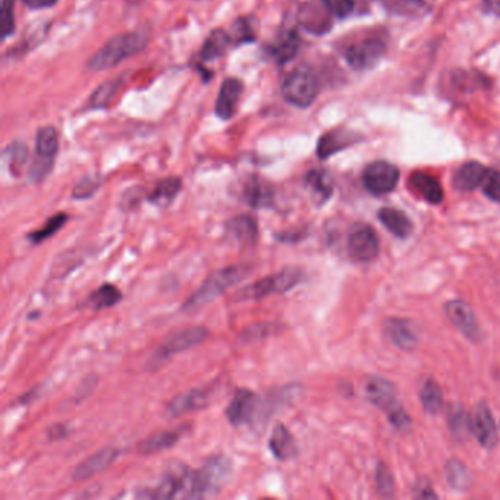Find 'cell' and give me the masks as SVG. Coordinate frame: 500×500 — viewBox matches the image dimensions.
Wrapping results in <instances>:
<instances>
[{
  "label": "cell",
  "instance_id": "6da1fadb",
  "mask_svg": "<svg viewBox=\"0 0 500 500\" xmlns=\"http://www.w3.org/2000/svg\"><path fill=\"white\" fill-rule=\"evenodd\" d=\"M253 271L251 264H230V266L217 269L198 286L196 292L188 296L182 305L185 314H194L205 309L210 302L221 296L223 292L241 284L246 276Z\"/></svg>",
  "mask_w": 500,
  "mask_h": 500
},
{
  "label": "cell",
  "instance_id": "7a4b0ae2",
  "mask_svg": "<svg viewBox=\"0 0 500 500\" xmlns=\"http://www.w3.org/2000/svg\"><path fill=\"white\" fill-rule=\"evenodd\" d=\"M146 36L138 31L119 34L110 38L103 46L88 59L87 68L90 71L101 72L112 69L125 59L133 58L141 53L147 46Z\"/></svg>",
  "mask_w": 500,
  "mask_h": 500
},
{
  "label": "cell",
  "instance_id": "3957f363",
  "mask_svg": "<svg viewBox=\"0 0 500 500\" xmlns=\"http://www.w3.org/2000/svg\"><path fill=\"white\" fill-rule=\"evenodd\" d=\"M304 280V271L300 267H285L273 275L266 276L263 279L255 280L246 285L241 291H238L234 300L238 302L246 301H262L267 296L286 294L295 288Z\"/></svg>",
  "mask_w": 500,
  "mask_h": 500
},
{
  "label": "cell",
  "instance_id": "277c9868",
  "mask_svg": "<svg viewBox=\"0 0 500 500\" xmlns=\"http://www.w3.org/2000/svg\"><path fill=\"white\" fill-rule=\"evenodd\" d=\"M209 338V329L205 326H192L187 329L178 330L157 346V350L147 361V370L157 371L165 364L169 363L175 355L192 350V348L205 343Z\"/></svg>",
  "mask_w": 500,
  "mask_h": 500
},
{
  "label": "cell",
  "instance_id": "5b68a950",
  "mask_svg": "<svg viewBox=\"0 0 500 500\" xmlns=\"http://www.w3.org/2000/svg\"><path fill=\"white\" fill-rule=\"evenodd\" d=\"M232 472V463L226 456H213L200 470H192V499L214 496L221 492Z\"/></svg>",
  "mask_w": 500,
  "mask_h": 500
},
{
  "label": "cell",
  "instance_id": "8992f818",
  "mask_svg": "<svg viewBox=\"0 0 500 500\" xmlns=\"http://www.w3.org/2000/svg\"><path fill=\"white\" fill-rule=\"evenodd\" d=\"M319 81L307 68H298L291 72L282 84V96L289 105L307 109L316 101L319 94Z\"/></svg>",
  "mask_w": 500,
  "mask_h": 500
},
{
  "label": "cell",
  "instance_id": "52a82bcc",
  "mask_svg": "<svg viewBox=\"0 0 500 500\" xmlns=\"http://www.w3.org/2000/svg\"><path fill=\"white\" fill-rule=\"evenodd\" d=\"M386 43L383 38L371 36L351 43L345 49V59L355 71H367L383 58Z\"/></svg>",
  "mask_w": 500,
  "mask_h": 500
},
{
  "label": "cell",
  "instance_id": "ba28073f",
  "mask_svg": "<svg viewBox=\"0 0 500 500\" xmlns=\"http://www.w3.org/2000/svg\"><path fill=\"white\" fill-rule=\"evenodd\" d=\"M346 246L351 257L359 263L373 262L380 253L379 237L366 223H355L351 228Z\"/></svg>",
  "mask_w": 500,
  "mask_h": 500
},
{
  "label": "cell",
  "instance_id": "9c48e42d",
  "mask_svg": "<svg viewBox=\"0 0 500 500\" xmlns=\"http://www.w3.org/2000/svg\"><path fill=\"white\" fill-rule=\"evenodd\" d=\"M399 169L392 163L373 162L363 173L364 187L375 196H386L395 190L399 182Z\"/></svg>",
  "mask_w": 500,
  "mask_h": 500
},
{
  "label": "cell",
  "instance_id": "30bf717a",
  "mask_svg": "<svg viewBox=\"0 0 500 500\" xmlns=\"http://www.w3.org/2000/svg\"><path fill=\"white\" fill-rule=\"evenodd\" d=\"M470 429L477 442L486 449H493L497 445V429L492 411L488 404L480 402L470 417Z\"/></svg>",
  "mask_w": 500,
  "mask_h": 500
},
{
  "label": "cell",
  "instance_id": "8fae6325",
  "mask_svg": "<svg viewBox=\"0 0 500 500\" xmlns=\"http://www.w3.org/2000/svg\"><path fill=\"white\" fill-rule=\"evenodd\" d=\"M259 407V398L248 389H238L226 407V418L234 427L246 424L254 418Z\"/></svg>",
  "mask_w": 500,
  "mask_h": 500
},
{
  "label": "cell",
  "instance_id": "7c38bea8",
  "mask_svg": "<svg viewBox=\"0 0 500 500\" xmlns=\"http://www.w3.org/2000/svg\"><path fill=\"white\" fill-rule=\"evenodd\" d=\"M209 389L196 388L175 396L173 399L166 405L165 414L169 418H180L187 414L196 413L200 409H205L210 402Z\"/></svg>",
  "mask_w": 500,
  "mask_h": 500
},
{
  "label": "cell",
  "instance_id": "4fadbf2b",
  "mask_svg": "<svg viewBox=\"0 0 500 500\" xmlns=\"http://www.w3.org/2000/svg\"><path fill=\"white\" fill-rule=\"evenodd\" d=\"M445 311H447L448 319L452 321V325L464 336H467L472 341H479L481 338V329H480L479 321L475 319L474 311H472V307L467 302L459 300L449 301L447 307H445Z\"/></svg>",
  "mask_w": 500,
  "mask_h": 500
},
{
  "label": "cell",
  "instance_id": "5bb4252c",
  "mask_svg": "<svg viewBox=\"0 0 500 500\" xmlns=\"http://www.w3.org/2000/svg\"><path fill=\"white\" fill-rule=\"evenodd\" d=\"M119 449L113 447L103 448L96 454L84 459L83 463L77 465L76 470L72 472V480L74 481H85V480L92 479L94 475L101 474L105 472L106 468L110 467L117 456H119Z\"/></svg>",
  "mask_w": 500,
  "mask_h": 500
},
{
  "label": "cell",
  "instance_id": "9a60e30c",
  "mask_svg": "<svg viewBox=\"0 0 500 500\" xmlns=\"http://www.w3.org/2000/svg\"><path fill=\"white\" fill-rule=\"evenodd\" d=\"M242 93H244V84L241 79L226 78L222 83L221 90L217 94L216 108H214V112L222 121H230L235 117Z\"/></svg>",
  "mask_w": 500,
  "mask_h": 500
},
{
  "label": "cell",
  "instance_id": "2e32d148",
  "mask_svg": "<svg viewBox=\"0 0 500 500\" xmlns=\"http://www.w3.org/2000/svg\"><path fill=\"white\" fill-rule=\"evenodd\" d=\"M275 188L262 176H250L244 185V200L251 209H271L275 206Z\"/></svg>",
  "mask_w": 500,
  "mask_h": 500
},
{
  "label": "cell",
  "instance_id": "e0dca14e",
  "mask_svg": "<svg viewBox=\"0 0 500 500\" xmlns=\"http://www.w3.org/2000/svg\"><path fill=\"white\" fill-rule=\"evenodd\" d=\"M188 433V425H181L176 429L162 430L150 434L149 438L141 440L138 445V454L149 456V455H156L163 450L171 449L181 442V439L184 438Z\"/></svg>",
  "mask_w": 500,
  "mask_h": 500
},
{
  "label": "cell",
  "instance_id": "ac0fdd59",
  "mask_svg": "<svg viewBox=\"0 0 500 500\" xmlns=\"http://www.w3.org/2000/svg\"><path fill=\"white\" fill-rule=\"evenodd\" d=\"M226 230L238 246H244V248L254 246L259 239V223L255 221L254 216L246 214V213L232 217L226 225Z\"/></svg>",
  "mask_w": 500,
  "mask_h": 500
},
{
  "label": "cell",
  "instance_id": "d6986e66",
  "mask_svg": "<svg viewBox=\"0 0 500 500\" xmlns=\"http://www.w3.org/2000/svg\"><path fill=\"white\" fill-rule=\"evenodd\" d=\"M384 332L393 345L399 350H414L418 345V329L413 321L405 319H389L384 323Z\"/></svg>",
  "mask_w": 500,
  "mask_h": 500
},
{
  "label": "cell",
  "instance_id": "ffe728a7",
  "mask_svg": "<svg viewBox=\"0 0 500 500\" xmlns=\"http://www.w3.org/2000/svg\"><path fill=\"white\" fill-rule=\"evenodd\" d=\"M366 392L371 404L384 409L388 414L400 407L399 400L396 398L395 386L389 380L371 377L366 383Z\"/></svg>",
  "mask_w": 500,
  "mask_h": 500
},
{
  "label": "cell",
  "instance_id": "44dd1931",
  "mask_svg": "<svg viewBox=\"0 0 500 500\" xmlns=\"http://www.w3.org/2000/svg\"><path fill=\"white\" fill-rule=\"evenodd\" d=\"M359 133L352 131L336 130L329 131L325 135H321L317 144V156L321 160L329 158L330 156L336 155L339 151L345 150L346 147L359 141Z\"/></svg>",
  "mask_w": 500,
  "mask_h": 500
},
{
  "label": "cell",
  "instance_id": "7402d4cb",
  "mask_svg": "<svg viewBox=\"0 0 500 500\" xmlns=\"http://www.w3.org/2000/svg\"><path fill=\"white\" fill-rule=\"evenodd\" d=\"M269 448L278 461H291L298 455V445L286 425L278 423L271 431Z\"/></svg>",
  "mask_w": 500,
  "mask_h": 500
},
{
  "label": "cell",
  "instance_id": "603a6c76",
  "mask_svg": "<svg viewBox=\"0 0 500 500\" xmlns=\"http://www.w3.org/2000/svg\"><path fill=\"white\" fill-rule=\"evenodd\" d=\"M488 169L477 162H468L455 172L454 185L458 191H474L475 188L481 187Z\"/></svg>",
  "mask_w": 500,
  "mask_h": 500
},
{
  "label": "cell",
  "instance_id": "cb8c5ba5",
  "mask_svg": "<svg viewBox=\"0 0 500 500\" xmlns=\"http://www.w3.org/2000/svg\"><path fill=\"white\" fill-rule=\"evenodd\" d=\"M305 185L309 187L317 206L325 205L326 201H329L330 197L334 194V181L327 172L321 171V169L310 171L305 176Z\"/></svg>",
  "mask_w": 500,
  "mask_h": 500
},
{
  "label": "cell",
  "instance_id": "d4e9b609",
  "mask_svg": "<svg viewBox=\"0 0 500 500\" xmlns=\"http://www.w3.org/2000/svg\"><path fill=\"white\" fill-rule=\"evenodd\" d=\"M122 300V292L112 284H103L84 300L83 309L101 311L110 309Z\"/></svg>",
  "mask_w": 500,
  "mask_h": 500
},
{
  "label": "cell",
  "instance_id": "484cf974",
  "mask_svg": "<svg viewBox=\"0 0 500 500\" xmlns=\"http://www.w3.org/2000/svg\"><path fill=\"white\" fill-rule=\"evenodd\" d=\"M411 187L424 198L430 205H440L443 201V188L434 176L424 173V172H415L411 175Z\"/></svg>",
  "mask_w": 500,
  "mask_h": 500
},
{
  "label": "cell",
  "instance_id": "4316f807",
  "mask_svg": "<svg viewBox=\"0 0 500 500\" xmlns=\"http://www.w3.org/2000/svg\"><path fill=\"white\" fill-rule=\"evenodd\" d=\"M181 190H182L181 178L169 176V178L158 181L153 188V191L147 197V200L151 205L158 206V207H167L172 201L175 200Z\"/></svg>",
  "mask_w": 500,
  "mask_h": 500
},
{
  "label": "cell",
  "instance_id": "83f0119b",
  "mask_svg": "<svg viewBox=\"0 0 500 500\" xmlns=\"http://www.w3.org/2000/svg\"><path fill=\"white\" fill-rule=\"evenodd\" d=\"M301 38L295 29H289L282 33L275 44L271 46V58L275 59L278 63H288L289 60L295 58L300 52Z\"/></svg>",
  "mask_w": 500,
  "mask_h": 500
},
{
  "label": "cell",
  "instance_id": "f1b7e54d",
  "mask_svg": "<svg viewBox=\"0 0 500 500\" xmlns=\"http://www.w3.org/2000/svg\"><path fill=\"white\" fill-rule=\"evenodd\" d=\"M379 219L393 235L398 238H408L414 232V223L404 212L392 207L380 210Z\"/></svg>",
  "mask_w": 500,
  "mask_h": 500
},
{
  "label": "cell",
  "instance_id": "f546056e",
  "mask_svg": "<svg viewBox=\"0 0 500 500\" xmlns=\"http://www.w3.org/2000/svg\"><path fill=\"white\" fill-rule=\"evenodd\" d=\"M232 37L230 33L226 29L216 28L213 29L209 34V37L206 38L205 44L201 47L200 56L206 62L210 60H216L221 58L228 51V47L232 44Z\"/></svg>",
  "mask_w": 500,
  "mask_h": 500
},
{
  "label": "cell",
  "instance_id": "4dcf8cb0",
  "mask_svg": "<svg viewBox=\"0 0 500 500\" xmlns=\"http://www.w3.org/2000/svg\"><path fill=\"white\" fill-rule=\"evenodd\" d=\"M58 150L59 137L56 128L51 125L40 128L37 137H36V156L34 157L44 160V162L54 163Z\"/></svg>",
  "mask_w": 500,
  "mask_h": 500
},
{
  "label": "cell",
  "instance_id": "1f68e13d",
  "mask_svg": "<svg viewBox=\"0 0 500 500\" xmlns=\"http://www.w3.org/2000/svg\"><path fill=\"white\" fill-rule=\"evenodd\" d=\"M4 160L8 166L9 173L12 176H20L28 160V149L24 142H12L4 149Z\"/></svg>",
  "mask_w": 500,
  "mask_h": 500
},
{
  "label": "cell",
  "instance_id": "d6a6232c",
  "mask_svg": "<svg viewBox=\"0 0 500 500\" xmlns=\"http://www.w3.org/2000/svg\"><path fill=\"white\" fill-rule=\"evenodd\" d=\"M69 217H68L67 213H56L54 216L49 217L46 223L38 228V230H33L27 235V239H28L31 244L37 246V244H42V242L46 241L49 238L53 237L54 234H58L59 230H62L63 226L67 225V222Z\"/></svg>",
  "mask_w": 500,
  "mask_h": 500
},
{
  "label": "cell",
  "instance_id": "836d02e7",
  "mask_svg": "<svg viewBox=\"0 0 500 500\" xmlns=\"http://www.w3.org/2000/svg\"><path fill=\"white\" fill-rule=\"evenodd\" d=\"M121 78H112L101 84V87L93 92L88 101V106L92 109H103L110 105L113 97L117 96V90L121 88Z\"/></svg>",
  "mask_w": 500,
  "mask_h": 500
},
{
  "label": "cell",
  "instance_id": "e575fe53",
  "mask_svg": "<svg viewBox=\"0 0 500 500\" xmlns=\"http://www.w3.org/2000/svg\"><path fill=\"white\" fill-rule=\"evenodd\" d=\"M423 407L429 414H438L443 407L442 388L433 379L425 380L423 384L422 392Z\"/></svg>",
  "mask_w": 500,
  "mask_h": 500
},
{
  "label": "cell",
  "instance_id": "d590c367",
  "mask_svg": "<svg viewBox=\"0 0 500 500\" xmlns=\"http://www.w3.org/2000/svg\"><path fill=\"white\" fill-rule=\"evenodd\" d=\"M434 0H386L391 11L400 15H423L429 12L433 6Z\"/></svg>",
  "mask_w": 500,
  "mask_h": 500
},
{
  "label": "cell",
  "instance_id": "8d00e7d4",
  "mask_svg": "<svg viewBox=\"0 0 500 500\" xmlns=\"http://www.w3.org/2000/svg\"><path fill=\"white\" fill-rule=\"evenodd\" d=\"M447 480L450 488H454L455 490H467L468 486L472 484V474L463 463L454 459L448 463Z\"/></svg>",
  "mask_w": 500,
  "mask_h": 500
},
{
  "label": "cell",
  "instance_id": "74e56055",
  "mask_svg": "<svg viewBox=\"0 0 500 500\" xmlns=\"http://www.w3.org/2000/svg\"><path fill=\"white\" fill-rule=\"evenodd\" d=\"M279 332L280 326L276 323H255L244 329V332L239 335V339L246 343H257V341L270 338L271 335L279 334Z\"/></svg>",
  "mask_w": 500,
  "mask_h": 500
},
{
  "label": "cell",
  "instance_id": "f35d334b",
  "mask_svg": "<svg viewBox=\"0 0 500 500\" xmlns=\"http://www.w3.org/2000/svg\"><path fill=\"white\" fill-rule=\"evenodd\" d=\"M448 422H449L450 431L455 438L465 439L468 433H472L470 429V418L465 415L463 409L458 405L450 407L448 411Z\"/></svg>",
  "mask_w": 500,
  "mask_h": 500
},
{
  "label": "cell",
  "instance_id": "ab89813d",
  "mask_svg": "<svg viewBox=\"0 0 500 500\" xmlns=\"http://www.w3.org/2000/svg\"><path fill=\"white\" fill-rule=\"evenodd\" d=\"M101 182L103 181L99 176H85L72 190V198L74 200H88V198H92L99 191Z\"/></svg>",
  "mask_w": 500,
  "mask_h": 500
},
{
  "label": "cell",
  "instance_id": "60d3db41",
  "mask_svg": "<svg viewBox=\"0 0 500 500\" xmlns=\"http://www.w3.org/2000/svg\"><path fill=\"white\" fill-rule=\"evenodd\" d=\"M0 13H2V21H0L2 38L6 40L15 33V0H2Z\"/></svg>",
  "mask_w": 500,
  "mask_h": 500
},
{
  "label": "cell",
  "instance_id": "b9f144b4",
  "mask_svg": "<svg viewBox=\"0 0 500 500\" xmlns=\"http://www.w3.org/2000/svg\"><path fill=\"white\" fill-rule=\"evenodd\" d=\"M321 2L325 4L327 12L341 20L350 17L351 13L354 12L355 0H321Z\"/></svg>",
  "mask_w": 500,
  "mask_h": 500
},
{
  "label": "cell",
  "instance_id": "7bdbcfd3",
  "mask_svg": "<svg viewBox=\"0 0 500 500\" xmlns=\"http://www.w3.org/2000/svg\"><path fill=\"white\" fill-rule=\"evenodd\" d=\"M230 37H232V42L237 43V44L254 42V29L250 26L246 18H239L234 24V34H230Z\"/></svg>",
  "mask_w": 500,
  "mask_h": 500
},
{
  "label": "cell",
  "instance_id": "ee69618b",
  "mask_svg": "<svg viewBox=\"0 0 500 500\" xmlns=\"http://www.w3.org/2000/svg\"><path fill=\"white\" fill-rule=\"evenodd\" d=\"M481 187H483L484 194L490 200L500 203V172L488 169V175H486V180H484Z\"/></svg>",
  "mask_w": 500,
  "mask_h": 500
},
{
  "label": "cell",
  "instance_id": "f6af8a7d",
  "mask_svg": "<svg viewBox=\"0 0 500 500\" xmlns=\"http://www.w3.org/2000/svg\"><path fill=\"white\" fill-rule=\"evenodd\" d=\"M393 477L389 472V468L383 464H380L379 472H377V490L382 496H392L393 495Z\"/></svg>",
  "mask_w": 500,
  "mask_h": 500
},
{
  "label": "cell",
  "instance_id": "bcb514c9",
  "mask_svg": "<svg viewBox=\"0 0 500 500\" xmlns=\"http://www.w3.org/2000/svg\"><path fill=\"white\" fill-rule=\"evenodd\" d=\"M29 9H47L58 4V0H21Z\"/></svg>",
  "mask_w": 500,
  "mask_h": 500
},
{
  "label": "cell",
  "instance_id": "7dc6e473",
  "mask_svg": "<svg viewBox=\"0 0 500 500\" xmlns=\"http://www.w3.org/2000/svg\"><path fill=\"white\" fill-rule=\"evenodd\" d=\"M68 429L63 424H54L49 429V439L51 440H60V439L67 438Z\"/></svg>",
  "mask_w": 500,
  "mask_h": 500
},
{
  "label": "cell",
  "instance_id": "c3c4849f",
  "mask_svg": "<svg viewBox=\"0 0 500 500\" xmlns=\"http://www.w3.org/2000/svg\"><path fill=\"white\" fill-rule=\"evenodd\" d=\"M484 11L500 18V0H483Z\"/></svg>",
  "mask_w": 500,
  "mask_h": 500
},
{
  "label": "cell",
  "instance_id": "681fc988",
  "mask_svg": "<svg viewBox=\"0 0 500 500\" xmlns=\"http://www.w3.org/2000/svg\"><path fill=\"white\" fill-rule=\"evenodd\" d=\"M141 2H144V0H126V4H140Z\"/></svg>",
  "mask_w": 500,
  "mask_h": 500
}]
</instances>
